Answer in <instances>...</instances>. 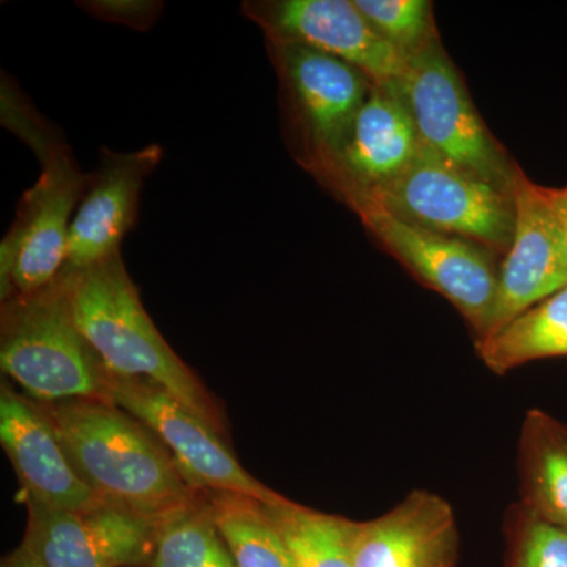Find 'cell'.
<instances>
[{
  "instance_id": "obj_1",
  "label": "cell",
  "mask_w": 567,
  "mask_h": 567,
  "mask_svg": "<svg viewBox=\"0 0 567 567\" xmlns=\"http://www.w3.org/2000/svg\"><path fill=\"white\" fill-rule=\"evenodd\" d=\"M39 404L71 464L104 505L163 522L203 494L189 484L162 440L112 402Z\"/></svg>"
},
{
  "instance_id": "obj_2",
  "label": "cell",
  "mask_w": 567,
  "mask_h": 567,
  "mask_svg": "<svg viewBox=\"0 0 567 567\" xmlns=\"http://www.w3.org/2000/svg\"><path fill=\"white\" fill-rule=\"evenodd\" d=\"M61 274L78 328L104 368L111 374L152 380L223 436L226 425L221 409L164 341L142 306L122 252L91 267H63Z\"/></svg>"
},
{
  "instance_id": "obj_3",
  "label": "cell",
  "mask_w": 567,
  "mask_h": 567,
  "mask_svg": "<svg viewBox=\"0 0 567 567\" xmlns=\"http://www.w3.org/2000/svg\"><path fill=\"white\" fill-rule=\"evenodd\" d=\"M3 125L31 145L41 163L39 181L22 196L18 218L0 245L2 303L54 281L66 262L71 215L91 174L78 167L69 145L20 96L2 106Z\"/></svg>"
},
{
  "instance_id": "obj_4",
  "label": "cell",
  "mask_w": 567,
  "mask_h": 567,
  "mask_svg": "<svg viewBox=\"0 0 567 567\" xmlns=\"http://www.w3.org/2000/svg\"><path fill=\"white\" fill-rule=\"evenodd\" d=\"M0 368L41 404L107 402V369L78 328L62 274L43 289L3 301Z\"/></svg>"
},
{
  "instance_id": "obj_5",
  "label": "cell",
  "mask_w": 567,
  "mask_h": 567,
  "mask_svg": "<svg viewBox=\"0 0 567 567\" xmlns=\"http://www.w3.org/2000/svg\"><path fill=\"white\" fill-rule=\"evenodd\" d=\"M361 194L425 229L465 238L505 256L516 230L514 194L445 162L421 142L416 158L393 181Z\"/></svg>"
},
{
  "instance_id": "obj_6",
  "label": "cell",
  "mask_w": 567,
  "mask_h": 567,
  "mask_svg": "<svg viewBox=\"0 0 567 567\" xmlns=\"http://www.w3.org/2000/svg\"><path fill=\"white\" fill-rule=\"evenodd\" d=\"M399 92L425 147L464 173L514 194L520 166L488 132L442 41L410 59Z\"/></svg>"
},
{
  "instance_id": "obj_7",
  "label": "cell",
  "mask_w": 567,
  "mask_h": 567,
  "mask_svg": "<svg viewBox=\"0 0 567 567\" xmlns=\"http://www.w3.org/2000/svg\"><path fill=\"white\" fill-rule=\"evenodd\" d=\"M342 203L357 213L372 237L417 281L454 305L477 339L488 333L502 265L498 252L405 221L361 194L346 197Z\"/></svg>"
},
{
  "instance_id": "obj_8",
  "label": "cell",
  "mask_w": 567,
  "mask_h": 567,
  "mask_svg": "<svg viewBox=\"0 0 567 567\" xmlns=\"http://www.w3.org/2000/svg\"><path fill=\"white\" fill-rule=\"evenodd\" d=\"M297 140V159L308 173L330 162L374 82L353 65L290 41H267Z\"/></svg>"
},
{
  "instance_id": "obj_9",
  "label": "cell",
  "mask_w": 567,
  "mask_h": 567,
  "mask_svg": "<svg viewBox=\"0 0 567 567\" xmlns=\"http://www.w3.org/2000/svg\"><path fill=\"white\" fill-rule=\"evenodd\" d=\"M106 388L107 402L151 429L193 487L245 495L264 505L281 496L246 472L223 436L163 386L152 380L107 371Z\"/></svg>"
},
{
  "instance_id": "obj_10",
  "label": "cell",
  "mask_w": 567,
  "mask_h": 567,
  "mask_svg": "<svg viewBox=\"0 0 567 567\" xmlns=\"http://www.w3.org/2000/svg\"><path fill=\"white\" fill-rule=\"evenodd\" d=\"M249 20L267 41H290L341 59L375 85H401L409 61L369 24L353 0H252Z\"/></svg>"
},
{
  "instance_id": "obj_11",
  "label": "cell",
  "mask_w": 567,
  "mask_h": 567,
  "mask_svg": "<svg viewBox=\"0 0 567 567\" xmlns=\"http://www.w3.org/2000/svg\"><path fill=\"white\" fill-rule=\"evenodd\" d=\"M28 509L21 546L44 567H147L162 525L110 505Z\"/></svg>"
},
{
  "instance_id": "obj_12",
  "label": "cell",
  "mask_w": 567,
  "mask_h": 567,
  "mask_svg": "<svg viewBox=\"0 0 567 567\" xmlns=\"http://www.w3.org/2000/svg\"><path fill=\"white\" fill-rule=\"evenodd\" d=\"M514 204L516 230L499 265L494 315L486 336L567 287V257L547 186L529 181L518 169Z\"/></svg>"
},
{
  "instance_id": "obj_13",
  "label": "cell",
  "mask_w": 567,
  "mask_h": 567,
  "mask_svg": "<svg viewBox=\"0 0 567 567\" xmlns=\"http://www.w3.org/2000/svg\"><path fill=\"white\" fill-rule=\"evenodd\" d=\"M420 134L399 87L372 85L341 148L312 171L338 199L385 185L416 158Z\"/></svg>"
},
{
  "instance_id": "obj_14",
  "label": "cell",
  "mask_w": 567,
  "mask_h": 567,
  "mask_svg": "<svg viewBox=\"0 0 567 567\" xmlns=\"http://www.w3.org/2000/svg\"><path fill=\"white\" fill-rule=\"evenodd\" d=\"M0 442L25 503L66 511L104 505L71 464L61 436L39 402L7 382L0 386Z\"/></svg>"
},
{
  "instance_id": "obj_15",
  "label": "cell",
  "mask_w": 567,
  "mask_h": 567,
  "mask_svg": "<svg viewBox=\"0 0 567 567\" xmlns=\"http://www.w3.org/2000/svg\"><path fill=\"white\" fill-rule=\"evenodd\" d=\"M162 158L156 144L130 153L102 148L71 221L66 268L91 267L122 252L123 238L137 221L144 183Z\"/></svg>"
},
{
  "instance_id": "obj_16",
  "label": "cell",
  "mask_w": 567,
  "mask_h": 567,
  "mask_svg": "<svg viewBox=\"0 0 567 567\" xmlns=\"http://www.w3.org/2000/svg\"><path fill=\"white\" fill-rule=\"evenodd\" d=\"M458 547L453 506L423 488L383 516L353 525L354 567H456Z\"/></svg>"
},
{
  "instance_id": "obj_17",
  "label": "cell",
  "mask_w": 567,
  "mask_h": 567,
  "mask_svg": "<svg viewBox=\"0 0 567 567\" xmlns=\"http://www.w3.org/2000/svg\"><path fill=\"white\" fill-rule=\"evenodd\" d=\"M520 505L567 532V425L529 410L518 442Z\"/></svg>"
},
{
  "instance_id": "obj_18",
  "label": "cell",
  "mask_w": 567,
  "mask_h": 567,
  "mask_svg": "<svg viewBox=\"0 0 567 567\" xmlns=\"http://www.w3.org/2000/svg\"><path fill=\"white\" fill-rule=\"evenodd\" d=\"M476 350L496 375L544 358L567 357V287L476 339Z\"/></svg>"
},
{
  "instance_id": "obj_19",
  "label": "cell",
  "mask_w": 567,
  "mask_h": 567,
  "mask_svg": "<svg viewBox=\"0 0 567 567\" xmlns=\"http://www.w3.org/2000/svg\"><path fill=\"white\" fill-rule=\"evenodd\" d=\"M267 507L297 567H354L353 520L279 496Z\"/></svg>"
},
{
  "instance_id": "obj_20",
  "label": "cell",
  "mask_w": 567,
  "mask_h": 567,
  "mask_svg": "<svg viewBox=\"0 0 567 567\" xmlns=\"http://www.w3.org/2000/svg\"><path fill=\"white\" fill-rule=\"evenodd\" d=\"M205 496L237 567H297L264 503L229 492Z\"/></svg>"
},
{
  "instance_id": "obj_21",
  "label": "cell",
  "mask_w": 567,
  "mask_h": 567,
  "mask_svg": "<svg viewBox=\"0 0 567 567\" xmlns=\"http://www.w3.org/2000/svg\"><path fill=\"white\" fill-rule=\"evenodd\" d=\"M147 567H237L205 491L193 505L164 518Z\"/></svg>"
},
{
  "instance_id": "obj_22",
  "label": "cell",
  "mask_w": 567,
  "mask_h": 567,
  "mask_svg": "<svg viewBox=\"0 0 567 567\" xmlns=\"http://www.w3.org/2000/svg\"><path fill=\"white\" fill-rule=\"evenodd\" d=\"M357 9L406 61L440 40L429 0H353Z\"/></svg>"
},
{
  "instance_id": "obj_23",
  "label": "cell",
  "mask_w": 567,
  "mask_h": 567,
  "mask_svg": "<svg viewBox=\"0 0 567 567\" xmlns=\"http://www.w3.org/2000/svg\"><path fill=\"white\" fill-rule=\"evenodd\" d=\"M507 567H567V532L513 506L507 513Z\"/></svg>"
},
{
  "instance_id": "obj_24",
  "label": "cell",
  "mask_w": 567,
  "mask_h": 567,
  "mask_svg": "<svg viewBox=\"0 0 567 567\" xmlns=\"http://www.w3.org/2000/svg\"><path fill=\"white\" fill-rule=\"evenodd\" d=\"M81 6L99 20L117 22L136 31H147L162 11V3L151 0H92Z\"/></svg>"
},
{
  "instance_id": "obj_25",
  "label": "cell",
  "mask_w": 567,
  "mask_h": 567,
  "mask_svg": "<svg viewBox=\"0 0 567 567\" xmlns=\"http://www.w3.org/2000/svg\"><path fill=\"white\" fill-rule=\"evenodd\" d=\"M551 210L557 218L559 234H561L563 248L567 257V186L565 188H548Z\"/></svg>"
},
{
  "instance_id": "obj_26",
  "label": "cell",
  "mask_w": 567,
  "mask_h": 567,
  "mask_svg": "<svg viewBox=\"0 0 567 567\" xmlns=\"http://www.w3.org/2000/svg\"><path fill=\"white\" fill-rule=\"evenodd\" d=\"M0 567H44L25 547H18L2 559Z\"/></svg>"
}]
</instances>
